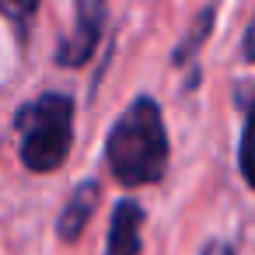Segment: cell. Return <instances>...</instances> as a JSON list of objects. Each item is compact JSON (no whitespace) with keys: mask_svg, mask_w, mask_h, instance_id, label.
Here are the masks:
<instances>
[{"mask_svg":"<svg viewBox=\"0 0 255 255\" xmlns=\"http://www.w3.org/2000/svg\"><path fill=\"white\" fill-rule=\"evenodd\" d=\"M171 161V140L164 129L161 105L150 95H136L123 116L109 126L105 164L123 189L157 185Z\"/></svg>","mask_w":255,"mask_h":255,"instance_id":"1","label":"cell"},{"mask_svg":"<svg viewBox=\"0 0 255 255\" xmlns=\"http://www.w3.org/2000/svg\"><path fill=\"white\" fill-rule=\"evenodd\" d=\"M74 95L67 91H46L14 112V133H18V157L28 171L49 175L67 164L74 147Z\"/></svg>","mask_w":255,"mask_h":255,"instance_id":"2","label":"cell"},{"mask_svg":"<svg viewBox=\"0 0 255 255\" xmlns=\"http://www.w3.org/2000/svg\"><path fill=\"white\" fill-rule=\"evenodd\" d=\"M105 21H109V0H77L74 4V28L56 39V53H53L56 67L81 70L95 56L102 32H105Z\"/></svg>","mask_w":255,"mask_h":255,"instance_id":"3","label":"cell"},{"mask_svg":"<svg viewBox=\"0 0 255 255\" xmlns=\"http://www.w3.org/2000/svg\"><path fill=\"white\" fill-rule=\"evenodd\" d=\"M143 206L129 196L116 199L109 234H105V255H140L143 252Z\"/></svg>","mask_w":255,"mask_h":255,"instance_id":"4","label":"cell"},{"mask_svg":"<svg viewBox=\"0 0 255 255\" xmlns=\"http://www.w3.org/2000/svg\"><path fill=\"white\" fill-rule=\"evenodd\" d=\"M98 203H102V185H98L95 178L77 182L74 192H70V199L63 203V210H60V217H56V238H60L63 245H74V241L84 234V227L91 224Z\"/></svg>","mask_w":255,"mask_h":255,"instance_id":"5","label":"cell"},{"mask_svg":"<svg viewBox=\"0 0 255 255\" xmlns=\"http://www.w3.org/2000/svg\"><path fill=\"white\" fill-rule=\"evenodd\" d=\"M238 109L245 112V126H241V140H238V168L245 185L255 192V84H238Z\"/></svg>","mask_w":255,"mask_h":255,"instance_id":"6","label":"cell"},{"mask_svg":"<svg viewBox=\"0 0 255 255\" xmlns=\"http://www.w3.org/2000/svg\"><path fill=\"white\" fill-rule=\"evenodd\" d=\"M217 7H220V0H210V4L196 14V21L189 25V32L182 35V42H178V46H175V53H171V67H185L189 60H196V56H199L203 42H206V39H210V32H213Z\"/></svg>","mask_w":255,"mask_h":255,"instance_id":"7","label":"cell"},{"mask_svg":"<svg viewBox=\"0 0 255 255\" xmlns=\"http://www.w3.org/2000/svg\"><path fill=\"white\" fill-rule=\"evenodd\" d=\"M39 4L42 0H0V11H4V18L11 21L18 42H25L32 35V21L39 14Z\"/></svg>","mask_w":255,"mask_h":255,"instance_id":"8","label":"cell"},{"mask_svg":"<svg viewBox=\"0 0 255 255\" xmlns=\"http://www.w3.org/2000/svg\"><path fill=\"white\" fill-rule=\"evenodd\" d=\"M241 60L245 63H255V14H252V21H248V28L241 35Z\"/></svg>","mask_w":255,"mask_h":255,"instance_id":"9","label":"cell"},{"mask_svg":"<svg viewBox=\"0 0 255 255\" xmlns=\"http://www.w3.org/2000/svg\"><path fill=\"white\" fill-rule=\"evenodd\" d=\"M199 255H238V252H234V245H227V241H217V238H213V241H206V245L199 248Z\"/></svg>","mask_w":255,"mask_h":255,"instance_id":"10","label":"cell"}]
</instances>
